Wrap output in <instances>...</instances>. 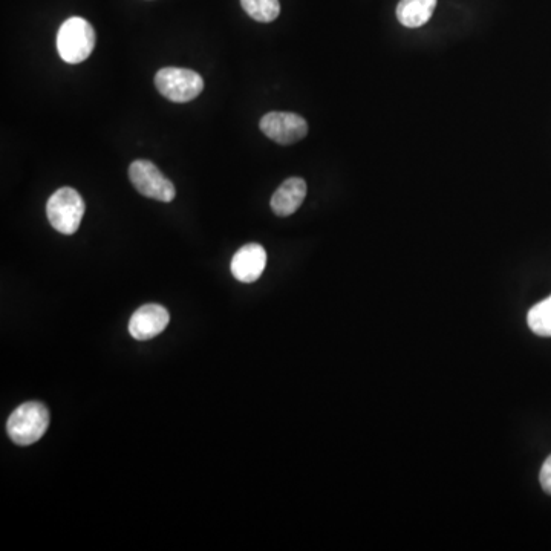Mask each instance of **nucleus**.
<instances>
[{
  "mask_svg": "<svg viewBox=\"0 0 551 551\" xmlns=\"http://www.w3.org/2000/svg\"><path fill=\"white\" fill-rule=\"evenodd\" d=\"M95 48V31L83 17H71L63 22L57 34V51L63 62L79 65Z\"/></svg>",
  "mask_w": 551,
  "mask_h": 551,
  "instance_id": "f257e3e1",
  "label": "nucleus"
},
{
  "mask_svg": "<svg viewBox=\"0 0 551 551\" xmlns=\"http://www.w3.org/2000/svg\"><path fill=\"white\" fill-rule=\"evenodd\" d=\"M48 426V408L40 402H28L10 415L7 431L17 446H31L45 435Z\"/></svg>",
  "mask_w": 551,
  "mask_h": 551,
  "instance_id": "f03ea898",
  "label": "nucleus"
},
{
  "mask_svg": "<svg viewBox=\"0 0 551 551\" xmlns=\"http://www.w3.org/2000/svg\"><path fill=\"white\" fill-rule=\"evenodd\" d=\"M85 201L77 190L62 187L53 193L46 204V215L53 229L62 235H74L85 215Z\"/></svg>",
  "mask_w": 551,
  "mask_h": 551,
  "instance_id": "7ed1b4c3",
  "label": "nucleus"
},
{
  "mask_svg": "<svg viewBox=\"0 0 551 551\" xmlns=\"http://www.w3.org/2000/svg\"><path fill=\"white\" fill-rule=\"evenodd\" d=\"M155 86L170 102L187 103L203 92L204 80L192 69L163 68L155 75Z\"/></svg>",
  "mask_w": 551,
  "mask_h": 551,
  "instance_id": "20e7f679",
  "label": "nucleus"
},
{
  "mask_svg": "<svg viewBox=\"0 0 551 551\" xmlns=\"http://www.w3.org/2000/svg\"><path fill=\"white\" fill-rule=\"evenodd\" d=\"M129 180L138 193L161 203H172L177 189L152 161L137 160L129 166Z\"/></svg>",
  "mask_w": 551,
  "mask_h": 551,
  "instance_id": "39448f33",
  "label": "nucleus"
},
{
  "mask_svg": "<svg viewBox=\"0 0 551 551\" xmlns=\"http://www.w3.org/2000/svg\"><path fill=\"white\" fill-rule=\"evenodd\" d=\"M259 126L270 140L284 146L304 140L308 134L307 120L294 112H268Z\"/></svg>",
  "mask_w": 551,
  "mask_h": 551,
  "instance_id": "423d86ee",
  "label": "nucleus"
},
{
  "mask_svg": "<svg viewBox=\"0 0 551 551\" xmlns=\"http://www.w3.org/2000/svg\"><path fill=\"white\" fill-rule=\"evenodd\" d=\"M169 322V311L166 308L157 304L144 305L129 320V333L135 340L154 339L166 330Z\"/></svg>",
  "mask_w": 551,
  "mask_h": 551,
  "instance_id": "0eeeda50",
  "label": "nucleus"
},
{
  "mask_svg": "<svg viewBox=\"0 0 551 551\" xmlns=\"http://www.w3.org/2000/svg\"><path fill=\"white\" fill-rule=\"evenodd\" d=\"M267 267V252L259 244L239 248L232 259V274L242 284H253L261 278Z\"/></svg>",
  "mask_w": 551,
  "mask_h": 551,
  "instance_id": "6e6552de",
  "label": "nucleus"
},
{
  "mask_svg": "<svg viewBox=\"0 0 551 551\" xmlns=\"http://www.w3.org/2000/svg\"><path fill=\"white\" fill-rule=\"evenodd\" d=\"M307 196V183L299 177L288 178L271 196V210L278 216L293 215Z\"/></svg>",
  "mask_w": 551,
  "mask_h": 551,
  "instance_id": "1a4fd4ad",
  "label": "nucleus"
},
{
  "mask_svg": "<svg viewBox=\"0 0 551 551\" xmlns=\"http://www.w3.org/2000/svg\"><path fill=\"white\" fill-rule=\"evenodd\" d=\"M437 0H400L397 19L406 28H420L431 20Z\"/></svg>",
  "mask_w": 551,
  "mask_h": 551,
  "instance_id": "9d476101",
  "label": "nucleus"
},
{
  "mask_svg": "<svg viewBox=\"0 0 551 551\" xmlns=\"http://www.w3.org/2000/svg\"><path fill=\"white\" fill-rule=\"evenodd\" d=\"M527 323L536 336L551 337V296L529 311Z\"/></svg>",
  "mask_w": 551,
  "mask_h": 551,
  "instance_id": "9b49d317",
  "label": "nucleus"
},
{
  "mask_svg": "<svg viewBox=\"0 0 551 551\" xmlns=\"http://www.w3.org/2000/svg\"><path fill=\"white\" fill-rule=\"evenodd\" d=\"M241 5L248 16L262 23L273 22L281 14L279 0H241Z\"/></svg>",
  "mask_w": 551,
  "mask_h": 551,
  "instance_id": "f8f14e48",
  "label": "nucleus"
},
{
  "mask_svg": "<svg viewBox=\"0 0 551 551\" xmlns=\"http://www.w3.org/2000/svg\"><path fill=\"white\" fill-rule=\"evenodd\" d=\"M539 481H541L542 490L551 495V455L542 464Z\"/></svg>",
  "mask_w": 551,
  "mask_h": 551,
  "instance_id": "ddd939ff",
  "label": "nucleus"
}]
</instances>
